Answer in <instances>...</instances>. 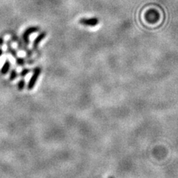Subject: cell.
Segmentation results:
<instances>
[{"mask_svg": "<svg viewBox=\"0 0 178 178\" xmlns=\"http://www.w3.org/2000/svg\"><path fill=\"white\" fill-rule=\"evenodd\" d=\"M42 70L39 67H36V68L33 69V74H32L31 78L30 79L29 82L28 84V89L29 91L33 90V88H34L35 85L36 84V82L38 81V79L39 77L40 74H41Z\"/></svg>", "mask_w": 178, "mask_h": 178, "instance_id": "obj_1", "label": "cell"}, {"mask_svg": "<svg viewBox=\"0 0 178 178\" xmlns=\"http://www.w3.org/2000/svg\"><path fill=\"white\" fill-rule=\"evenodd\" d=\"M80 24L82 26H88V27H94L99 24V19L97 17L92 18H81L79 20Z\"/></svg>", "mask_w": 178, "mask_h": 178, "instance_id": "obj_2", "label": "cell"}, {"mask_svg": "<svg viewBox=\"0 0 178 178\" xmlns=\"http://www.w3.org/2000/svg\"><path fill=\"white\" fill-rule=\"evenodd\" d=\"M39 30V28L38 27H30V28H27L25 31L24 33H23V39H24V42L26 43V45L29 44L30 35L33 33H36V32H38Z\"/></svg>", "mask_w": 178, "mask_h": 178, "instance_id": "obj_3", "label": "cell"}, {"mask_svg": "<svg viewBox=\"0 0 178 178\" xmlns=\"http://www.w3.org/2000/svg\"><path fill=\"white\" fill-rule=\"evenodd\" d=\"M45 36H46V33L45 32H42V33H40L37 36H36V39H34V42H33V49H37L39 45V43H41L42 41H43V39L45 38Z\"/></svg>", "mask_w": 178, "mask_h": 178, "instance_id": "obj_4", "label": "cell"}, {"mask_svg": "<svg viewBox=\"0 0 178 178\" xmlns=\"http://www.w3.org/2000/svg\"><path fill=\"white\" fill-rule=\"evenodd\" d=\"M10 65H11V64L8 61H6L4 65H3V67L2 68V70H1V72L2 74H7L8 72V70L10 69Z\"/></svg>", "mask_w": 178, "mask_h": 178, "instance_id": "obj_5", "label": "cell"}, {"mask_svg": "<svg viewBox=\"0 0 178 178\" xmlns=\"http://www.w3.org/2000/svg\"><path fill=\"white\" fill-rule=\"evenodd\" d=\"M25 86H26V81H25L24 80H21L18 82L17 87L19 91H22L23 89H24Z\"/></svg>", "mask_w": 178, "mask_h": 178, "instance_id": "obj_6", "label": "cell"}, {"mask_svg": "<svg viewBox=\"0 0 178 178\" xmlns=\"http://www.w3.org/2000/svg\"><path fill=\"white\" fill-rule=\"evenodd\" d=\"M17 77V73H16V70H12V71H11V76H10V80H11V81H13V80H14Z\"/></svg>", "mask_w": 178, "mask_h": 178, "instance_id": "obj_7", "label": "cell"}, {"mask_svg": "<svg viewBox=\"0 0 178 178\" xmlns=\"http://www.w3.org/2000/svg\"><path fill=\"white\" fill-rule=\"evenodd\" d=\"M16 63H17V64L19 65V66H22V65H24V64H25L24 59H22V58L17 59V60H16Z\"/></svg>", "mask_w": 178, "mask_h": 178, "instance_id": "obj_8", "label": "cell"}, {"mask_svg": "<svg viewBox=\"0 0 178 178\" xmlns=\"http://www.w3.org/2000/svg\"><path fill=\"white\" fill-rule=\"evenodd\" d=\"M30 71H31V70H30L29 69H23L21 71V74H20V75H21L22 77H25V76H26V75L28 74L29 73Z\"/></svg>", "mask_w": 178, "mask_h": 178, "instance_id": "obj_9", "label": "cell"}, {"mask_svg": "<svg viewBox=\"0 0 178 178\" xmlns=\"http://www.w3.org/2000/svg\"><path fill=\"white\" fill-rule=\"evenodd\" d=\"M108 178H114L113 177H108Z\"/></svg>", "mask_w": 178, "mask_h": 178, "instance_id": "obj_10", "label": "cell"}]
</instances>
